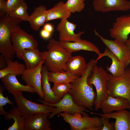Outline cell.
I'll use <instances>...</instances> for the list:
<instances>
[{"instance_id": "6da1fadb", "label": "cell", "mask_w": 130, "mask_h": 130, "mask_svg": "<svg viewBox=\"0 0 130 130\" xmlns=\"http://www.w3.org/2000/svg\"><path fill=\"white\" fill-rule=\"evenodd\" d=\"M95 63V60L93 59L88 62L84 73L70 83L72 87L68 92L76 104L91 110H93L94 105L96 94L92 85L88 84V79Z\"/></svg>"}, {"instance_id": "7a4b0ae2", "label": "cell", "mask_w": 130, "mask_h": 130, "mask_svg": "<svg viewBox=\"0 0 130 130\" xmlns=\"http://www.w3.org/2000/svg\"><path fill=\"white\" fill-rule=\"evenodd\" d=\"M47 48V51L41 52L45 67L49 72L65 71L66 63L72 56V53L67 51L59 41L53 39L49 40Z\"/></svg>"}, {"instance_id": "3957f363", "label": "cell", "mask_w": 130, "mask_h": 130, "mask_svg": "<svg viewBox=\"0 0 130 130\" xmlns=\"http://www.w3.org/2000/svg\"><path fill=\"white\" fill-rule=\"evenodd\" d=\"M22 20L5 14L0 18V53L6 61L12 60L16 52L11 41L12 33L21 28L20 24Z\"/></svg>"}, {"instance_id": "277c9868", "label": "cell", "mask_w": 130, "mask_h": 130, "mask_svg": "<svg viewBox=\"0 0 130 130\" xmlns=\"http://www.w3.org/2000/svg\"><path fill=\"white\" fill-rule=\"evenodd\" d=\"M69 125L72 130H101L103 127L101 118L90 117L89 115H82L79 113L73 115L66 112L58 114Z\"/></svg>"}, {"instance_id": "5b68a950", "label": "cell", "mask_w": 130, "mask_h": 130, "mask_svg": "<svg viewBox=\"0 0 130 130\" xmlns=\"http://www.w3.org/2000/svg\"><path fill=\"white\" fill-rule=\"evenodd\" d=\"M91 76L88 78V82L91 85H93L96 91V96L94 104L95 110L100 109L101 102L109 96L107 84L109 79V73L101 66L98 67L95 63L92 71Z\"/></svg>"}, {"instance_id": "8992f818", "label": "cell", "mask_w": 130, "mask_h": 130, "mask_svg": "<svg viewBox=\"0 0 130 130\" xmlns=\"http://www.w3.org/2000/svg\"><path fill=\"white\" fill-rule=\"evenodd\" d=\"M109 75L107 86L109 95L125 98L130 104V69L126 67L124 74L118 77H114L110 73Z\"/></svg>"}, {"instance_id": "52a82bcc", "label": "cell", "mask_w": 130, "mask_h": 130, "mask_svg": "<svg viewBox=\"0 0 130 130\" xmlns=\"http://www.w3.org/2000/svg\"><path fill=\"white\" fill-rule=\"evenodd\" d=\"M12 94L18 108L22 116L25 118L37 113H51L55 110L56 108L51 105L31 101L24 97L22 92Z\"/></svg>"}, {"instance_id": "ba28073f", "label": "cell", "mask_w": 130, "mask_h": 130, "mask_svg": "<svg viewBox=\"0 0 130 130\" xmlns=\"http://www.w3.org/2000/svg\"><path fill=\"white\" fill-rule=\"evenodd\" d=\"M11 41L15 54L19 59H22L21 55L25 49L38 48V41L32 35L21 28L13 33Z\"/></svg>"}, {"instance_id": "9c48e42d", "label": "cell", "mask_w": 130, "mask_h": 130, "mask_svg": "<svg viewBox=\"0 0 130 130\" xmlns=\"http://www.w3.org/2000/svg\"><path fill=\"white\" fill-rule=\"evenodd\" d=\"M38 100L42 104L56 107L55 110L50 113L48 117L49 118H52L55 115L58 114L61 112H65L72 115L78 112L81 113L82 115H88L85 112H89L85 108L76 104L68 93L66 94L59 102L55 104H50L42 99H39Z\"/></svg>"}, {"instance_id": "30bf717a", "label": "cell", "mask_w": 130, "mask_h": 130, "mask_svg": "<svg viewBox=\"0 0 130 130\" xmlns=\"http://www.w3.org/2000/svg\"><path fill=\"white\" fill-rule=\"evenodd\" d=\"M95 34L98 37L108 48L127 67L130 64V50L126 43L115 39H107L100 35L95 29Z\"/></svg>"}, {"instance_id": "8fae6325", "label": "cell", "mask_w": 130, "mask_h": 130, "mask_svg": "<svg viewBox=\"0 0 130 130\" xmlns=\"http://www.w3.org/2000/svg\"><path fill=\"white\" fill-rule=\"evenodd\" d=\"M109 32L112 38L125 43L130 34V14L117 17Z\"/></svg>"}, {"instance_id": "7c38bea8", "label": "cell", "mask_w": 130, "mask_h": 130, "mask_svg": "<svg viewBox=\"0 0 130 130\" xmlns=\"http://www.w3.org/2000/svg\"><path fill=\"white\" fill-rule=\"evenodd\" d=\"M77 25L68 21L67 19L61 20L57 25L56 30L59 32V41L63 42H75L82 40L81 35L84 31L79 32L77 33L74 32Z\"/></svg>"}, {"instance_id": "4fadbf2b", "label": "cell", "mask_w": 130, "mask_h": 130, "mask_svg": "<svg viewBox=\"0 0 130 130\" xmlns=\"http://www.w3.org/2000/svg\"><path fill=\"white\" fill-rule=\"evenodd\" d=\"M44 60L36 68L32 69H26L21 75L22 79L27 85L34 88L36 93L42 99L44 95L42 90L41 73Z\"/></svg>"}, {"instance_id": "5bb4252c", "label": "cell", "mask_w": 130, "mask_h": 130, "mask_svg": "<svg viewBox=\"0 0 130 130\" xmlns=\"http://www.w3.org/2000/svg\"><path fill=\"white\" fill-rule=\"evenodd\" d=\"M93 5L96 11H125L130 9V1L126 0H94Z\"/></svg>"}, {"instance_id": "9a60e30c", "label": "cell", "mask_w": 130, "mask_h": 130, "mask_svg": "<svg viewBox=\"0 0 130 130\" xmlns=\"http://www.w3.org/2000/svg\"><path fill=\"white\" fill-rule=\"evenodd\" d=\"M50 113H37L25 118L24 130H52Z\"/></svg>"}, {"instance_id": "2e32d148", "label": "cell", "mask_w": 130, "mask_h": 130, "mask_svg": "<svg viewBox=\"0 0 130 130\" xmlns=\"http://www.w3.org/2000/svg\"><path fill=\"white\" fill-rule=\"evenodd\" d=\"M100 109L103 114L110 113L114 111H119L130 109V104L126 98L120 97H114L109 96L102 101Z\"/></svg>"}, {"instance_id": "e0dca14e", "label": "cell", "mask_w": 130, "mask_h": 130, "mask_svg": "<svg viewBox=\"0 0 130 130\" xmlns=\"http://www.w3.org/2000/svg\"><path fill=\"white\" fill-rule=\"evenodd\" d=\"M17 76L14 74H10L0 78L4 87L9 93H20L22 91L31 93L35 92L33 88L21 84L17 80Z\"/></svg>"}, {"instance_id": "ac0fdd59", "label": "cell", "mask_w": 130, "mask_h": 130, "mask_svg": "<svg viewBox=\"0 0 130 130\" xmlns=\"http://www.w3.org/2000/svg\"><path fill=\"white\" fill-rule=\"evenodd\" d=\"M92 114L115 118V130H130V111L125 109L106 114H101L89 112Z\"/></svg>"}, {"instance_id": "d6986e66", "label": "cell", "mask_w": 130, "mask_h": 130, "mask_svg": "<svg viewBox=\"0 0 130 130\" xmlns=\"http://www.w3.org/2000/svg\"><path fill=\"white\" fill-rule=\"evenodd\" d=\"M107 56L111 60L112 63L110 67L108 65L106 70L112 75L115 77H118L122 76L124 73L126 66L120 61L117 58L107 47L104 49V52L98 55L97 58L95 60L97 63L98 61L104 56Z\"/></svg>"}, {"instance_id": "ffe728a7", "label": "cell", "mask_w": 130, "mask_h": 130, "mask_svg": "<svg viewBox=\"0 0 130 130\" xmlns=\"http://www.w3.org/2000/svg\"><path fill=\"white\" fill-rule=\"evenodd\" d=\"M59 42L61 46L71 53L82 50L94 52L98 55L101 53L96 45L86 40L82 39L80 41L72 42Z\"/></svg>"}, {"instance_id": "44dd1931", "label": "cell", "mask_w": 130, "mask_h": 130, "mask_svg": "<svg viewBox=\"0 0 130 130\" xmlns=\"http://www.w3.org/2000/svg\"><path fill=\"white\" fill-rule=\"evenodd\" d=\"M87 67L85 58L78 55L71 57L66 64V71L77 77L81 76L86 71Z\"/></svg>"}, {"instance_id": "7402d4cb", "label": "cell", "mask_w": 130, "mask_h": 130, "mask_svg": "<svg viewBox=\"0 0 130 130\" xmlns=\"http://www.w3.org/2000/svg\"><path fill=\"white\" fill-rule=\"evenodd\" d=\"M21 59L25 63L26 69H28L36 68L44 60L38 48L25 49L21 55Z\"/></svg>"}, {"instance_id": "603a6c76", "label": "cell", "mask_w": 130, "mask_h": 130, "mask_svg": "<svg viewBox=\"0 0 130 130\" xmlns=\"http://www.w3.org/2000/svg\"><path fill=\"white\" fill-rule=\"evenodd\" d=\"M47 10L45 6L40 5L35 8L29 15L28 21L31 28L35 31H38L46 22Z\"/></svg>"}, {"instance_id": "cb8c5ba5", "label": "cell", "mask_w": 130, "mask_h": 130, "mask_svg": "<svg viewBox=\"0 0 130 130\" xmlns=\"http://www.w3.org/2000/svg\"><path fill=\"white\" fill-rule=\"evenodd\" d=\"M48 72L49 71L45 66H43L41 71L42 90L44 95L43 100L50 104H54L59 102L61 99L58 98L55 96L51 88L48 80Z\"/></svg>"}, {"instance_id": "d4e9b609", "label": "cell", "mask_w": 130, "mask_h": 130, "mask_svg": "<svg viewBox=\"0 0 130 130\" xmlns=\"http://www.w3.org/2000/svg\"><path fill=\"white\" fill-rule=\"evenodd\" d=\"M71 14L65 7L64 2L60 1L47 10L46 22L57 19H67Z\"/></svg>"}, {"instance_id": "484cf974", "label": "cell", "mask_w": 130, "mask_h": 130, "mask_svg": "<svg viewBox=\"0 0 130 130\" xmlns=\"http://www.w3.org/2000/svg\"><path fill=\"white\" fill-rule=\"evenodd\" d=\"M4 117L6 120L13 119L14 120L13 124L9 126L7 130H24L25 118L22 116L18 107L13 106Z\"/></svg>"}, {"instance_id": "4316f807", "label": "cell", "mask_w": 130, "mask_h": 130, "mask_svg": "<svg viewBox=\"0 0 130 130\" xmlns=\"http://www.w3.org/2000/svg\"><path fill=\"white\" fill-rule=\"evenodd\" d=\"M78 77L65 71L58 72L49 71L48 74V81L54 84L70 83Z\"/></svg>"}, {"instance_id": "83f0119b", "label": "cell", "mask_w": 130, "mask_h": 130, "mask_svg": "<svg viewBox=\"0 0 130 130\" xmlns=\"http://www.w3.org/2000/svg\"><path fill=\"white\" fill-rule=\"evenodd\" d=\"M7 66L4 69L0 70V78L10 74L17 76L21 75L26 69V65L19 63L18 61H12L9 60L6 61Z\"/></svg>"}, {"instance_id": "f1b7e54d", "label": "cell", "mask_w": 130, "mask_h": 130, "mask_svg": "<svg viewBox=\"0 0 130 130\" xmlns=\"http://www.w3.org/2000/svg\"><path fill=\"white\" fill-rule=\"evenodd\" d=\"M27 4L24 2L12 10L9 15L12 18L28 21L29 15L27 12Z\"/></svg>"}, {"instance_id": "f546056e", "label": "cell", "mask_w": 130, "mask_h": 130, "mask_svg": "<svg viewBox=\"0 0 130 130\" xmlns=\"http://www.w3.org/2000/svg\"><path fill=\"white\" fill-rule=\"evenodd\" d=\"M71 87L70 83L54 84L52 89L55 96L61 99Z\"/></svg>"}, {"instance_id": "4dcf8cb0", "label": "cell", "mask_w": 130, "mask_h": 130, "mask_svg": "<svg viewBox=\"0 0 130 130\" xmlns=\"http://www.w3.org/2000/svg\"><path fill=\"white\" fill-rule=\"evenodd\" d=\"M65 5L66 8L72 13L81 12L85 6L84 1L82 0H67Z\"/></svg>"}, {"instance_id": "1f68e13d", "label": "cell", "mask_w": 130, "mask_h": 130, "mask_svg": "<svg viewBox=\"0 0 130 130\" xmlns=\"http://www.w3.org/2000/svg\"><path fill=\"white\" fill-rule=\"evenodd\" d=\"M4 88L2 85L0 84V114L4 116L8 112L6 111L3 109V106L8 104L13 106V103L11 101L8 97H4L3 96V91Z\"/></svg>"}, {"instance_id": "d6a6232c", "label": "cell", "mask_w": 130, "mask_h": 130, "mask_svg": "<svg viewBox=\"0 0 130 130\" xmlns=\"http://www.w3.org/2000/svg\"><path fill=\"white\" fill-rule=\"evenodd\" d=\"M24 0H7L6 1V14L9 15L14 9L24 2Z\"/></svg>"}, {"instance_id": "836d02e7", "label": "cell", "mask_w": 130, "mask_h": 130, "mask_svg": "<svg viewBox=\"0 0 130 130\" xmlns=\"http://www.w3.org/2000/svg\"><path fill=\"white\" fill-rule=\"evenodd\" d=\"M100 118L103 125L101 130H114V123L109 122L110 118L103 116H101Z\"/></svg>"}, {"instance_id": "e575fe53", "label": "cell", "mask_w": 130, "mask_h": 130, "mask_svg": "<svg viewBox=\"0 0 130 130\" xmlns=\"http://www.w3.org/2000/svg\"><path fill=\"white\" fill-rule=\"evenodd\" d=\"M6 1L5 0H0V16L6 14Z\"/></svg>"}, {"instance_id": "d590c367", "label": "cell", "mask_w": 130, "mask_h": 130, "mask_svg": "<svg viewBox=\"0 0 130 130\" xmlns=\"http://www.w3.org/2000/svg\"><path fill=\"white\" fill-rule=\"evenodd\" d=\"M51 33L44 28L41 31L40 34L41 37L45 39H48L50 36Z\"/></svg>"}, {"instance_id": "8d00e7d4", "label": "cell", "mask_w": 130, "mask_h": 130, "mask_svg": "<svg viewBox=\"0 0 130 130\" xmlns=\"http://www.w3.org/2000/svg\"><path fill=\"white\" fill-rule=\"evenodd\" d=\"M7 66L5 59L4 56L1 54L0 55V69H3Z\"/></svg>"}, {"instance_id": "74e56055", "label": "cell", "mask_w": 130, "mask_h": 130, "mask_svg": "<svg viewBox=\"0 0 130 130\" xmlns=\"http://www.w3.org/2000/svg\"><path fill=\"white\" fill-rule=\"evenodd\" d=\"M43 28L51 33L52 32L53 30L52 26L50 24L47 23L45 24Z\"/></svg>"}, {"instance_id": "f35d334b", "label": "cell", "mask_w": 130, "mask_h": 130, "mask_svg": "<svg viewBox=\"0 0 130 130\" xmlns=\"http://www.w3.org/2000/svg\"><path fill=\"white\" fill-rule=\"evenodd\" d=\"M125 43L130 50V36L129 37L128 40Z\"/></svg>"}, {"instance_id": "ab89813d", "label": "cell", "mask_w": 130, "mask_h": 130, "mask_svg": "<svg viewBox=\"0 0 130 130\" xmlns=\"http://www.w3.org/2000/svg\"><path fill=\"white\" fill-rule=\"evenodd\" d=\"M83 0L84 1L85 0Z\"/></svg>"}]
</instances>
